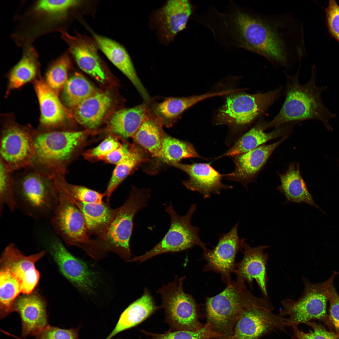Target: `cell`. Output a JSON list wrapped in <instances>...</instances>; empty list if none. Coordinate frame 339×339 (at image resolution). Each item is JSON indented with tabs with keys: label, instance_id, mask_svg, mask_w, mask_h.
Masks as SVG:
<instances>
[{
	"label": "cell",
	"instance_id": "cell-30",
	"mask_svg": "<svg viewBox=\"0 0 339 339\" xmlns=\"http://www.w3.org/2000/svg\"><path fill=\"white\" fill-rule=\"evenodd\" d=\"M84 217L88 234L102 239L114 218L117 208L111 207L109 202L89 203L73 201Z\"/></svg>",
	"mask_w": 339,
	"mask_h": 339
},
{
	"label": "cell",
	"instance_id": "cell-40",
	"mask_svg": "<svg viewBox=\"0 0 339 339\" xmlns=\"http://www.w3.org/2000/svg\"><path fill=\"white\" fill-rule=\"evenodd\" d=\"M141 332L151 337L146 339H212L223 336V335L213 331L207 323L202 327L196 331H168L161 334L148 332L143 330H141Z\"/></svg>",
	"mask_w": 339,
	"mask_h": 339
},
{
	"label": "cell",
	"instance_id": "cell-32",
	"mask_svg": "<svg viewBox=\"0 0 339 339\" xmlns=\"http://www.w3.org/2000/svg\"><path fill=\"white\" fill-rule=\"evenodd\" d=\"M150 113L146 104L116 111L110 120L113 133L124 138L132 137Z\"/></svg>",
	"mask_w": 339,
	"mask_h": 339
},
{
	"label": "cell",
	"instance_id": "cell-15",
	"mask_svg": "<svg viewBox=\"0 0 339 339\" xmlns=\"http://www.w3.org/2000/svg\"><path fill=\"white\" fill-rule=\"evenodd\" d=\"M48 249L62 275L75 287L88 295L94 293L98 277L87 264L71 254L59 239H53Z\"/></svg>",
	"mask_w": 339,
	"mask_h": 339
},
{
	"label": "cell",
	"instance_id": "cell-34",
	"mask_svg": "<svg viewBox=\"0 0 339 339\" xmlns=\"http://www.w3.org/2000/svg\"><path fill=\"white\" fill-rule=\"evenodd\" d=\"M23 49L21 59L10 73L7 94L33 79L38 72V56L35 49L31 45Z\"/></svg>",
	"mask_w": 339,
	"mask_h": 339
},
{
	"label": "cell",
	"instance_id": "cell-37",
	"mask_svg": "<svg viewBox=\"0 0 339 339\" xmlns=\"http://www.w3.org/2000/svg\"><path fill=\"white\" fill-rule=\"evenodd\" d=\"M148 160L145 152L139 147L133 145L128 156L116 165L105 192L106 201L109 202L111 195L132 171L141 163Z\"/></svg>",
	"mask_w": 339,
	"mask_h": 339
},
{
	"label": "cell",
	"instance_id": "cell-43",
	"mask_svg": "<svg viewBox=\"0 0 339 339\" xmlns=\"http://www.w3.org/2000/svg\"><path fill=\"white\" fill-rule=\"evenodd\" d=\"M311 328L307 332L299 329L297 326L292 327V339H339V336L329 331L321 326L309 321L305 323Z\"/></svg>",
	"mask_w": 339,
	"mask_h": 339
},
{
	"label": "cell",
	"instance_id": "cell-13",
	"mask_svg": "<svg viewBox=\"0 0 339 339\" xmlns=\"http://www.w3.org/2000/svg\"><path fill=\"white\" fill-rule=\"evenodd\" d=\"M56 209L50 221L55 233L67 244L84 250L93 241L90 238L83 216L72 199L59 191Z\"/></svg>",
	"mask_w": 339,
	"mask_h": 339
},
{
	"label": "cell",
	"instance_id": "cell-28",
	"mask_svg": "<svg viewBox=\"0 0 339 339\" xmlns=\"http://www.w3.org/2000/svg\"><path fill=\"white\" fill-rule=\"evenodd\" d=\"M160 308L156 305L150 293L145 288L142 296L121 313L115 328L105 339H111L120 332L137 326Z\"/></svg>",
	"mask_w": 339,
	"mask_h": 339
},
{
	"label": "cell",
	"instance_id": "cell-6",
	"mask_svg": "<svg viewBox=\"0 0 339 339\" xmlns=\"http://www.w3.org/2000/svg\"><path fill=\"white\" fill-rule=\"evenodd\" d=\"M85 137L83 131H33L35 154L31 164L53 175H64L67 164Z\"/></svg>",
	"mask_w": 339,
	"mask_h": 339
},
{
	"label": "cell",
	"instance_id": "cell-26",
	"mask_svg": "<svg viewBox=\"0 0 339 339\" xmlns=\"http://www.w3.org/2000/svg\"><path fill=\"white\" fill-rule=\"evenodd\" d=\"M97 46L109 60L131 82L144 101L150 98L137 76L132 59L125 47L109 38L92 33Z\"/></svg>",
	"mask_w": 339,
	"mask_h": 339
},
{
	"label": "cell",
	"instance_id": "cell-21",
	"mask_svg": "<svg viewBox=\"0 0 339 339\" xmlns=\"http://www.w3.org/2000/svg\"><path fill=\"white\" fill-rule=\"evenodd\" d=\"M192 8L187 0L168 1L155 13L153 24L159 37L164 43L173 40L186 27Z\"/></svg>",
	"mask_w": 339,
	"mask_h": 339
},
{
	"label": "cell",
	"instance_id": "cell-12",
	"mask_svg": "<svg viewBox=\"0 0 339 339\" xmlns=\"http://www.w3.org/2000/svg\"><path fill=\"white\" fill-rule=\"evenodd\" d=\"M185 277L178 278L162 286L157 291L162 300L161 306L164 311V321L168 331H196L203 327L198 319L197 305L193 297L184 291Z\"/></svg>",
	"mask_w": 339,
	"mask_h": 339
},
{
	"label": "cell",
	"instance_id": "cell-8",
	"mask_svg": "<svg viewBox=\"0 0 339 339\" xmlns=\"http://www.w3.org/2000/svg\"><path fill=\"white\" fill-rule=\"evenodd\" d=\"M283 86L265 93L232 94L229 96L216 116V123L243 127L257 121L280 96Z\"/></svg>",
	"mask_w": 339,
	"mask_h": 339
},
{
	"label": "cell",
	"instance_id": "cell-38",
	"mask_svg": "<svg viewBox=\"0 0 339 339\" xmlns=\"http://www.w3.org/2000/svg\"><path fill=\"white\" fill-rule=\"evenodd\" d=\"M191 158H203L191 144L173 137L165 133L159 158L170 164L178 163L182 159Z\"/></svg>",
	"mask_w": 339,
	"mask_h": 339
},
{
	"label": "cell",
	"instance_id": "cell-4",
	"mask_svg": "<svg viewBox=\"0 0 339 339\" xmlns=\"http://www.w3.org/2000/svg\"><path fill=\"white\" fill-rule=\"evenodd\" d=\"M83 3V1L76 0L37 1L20 18L17 30L12 37L24 48L43 35L65 30L63 25L71 13Z\"/></svg>",
	"mask_w": 339,
	"mask_h": 339
},
{
	"label": "cell",
	"instance_id": "cell-22",
	"mask_svg": "<svg viewBox=\"0 0 339 339\" xmlns=\"http://www.w3.org/2000/svg\"><path fill=\"white\" fill-rule=\"evenodd\" d=\"M178 168L188 174L189 178L183 181V185L189 190L198 192L204 198L212 195H219L223 189H231L232 186L225 185L221 182L222 175L209 164L195 163L191 164L179 162L170 164Z\"/></svg>",
	"mask_w": 339,
	"mask_h": 339
},
{
	"label": "cell",
	"instance_id": "cell-39",
	"mask_svg": "<svg viewBox=\"0 0 339 339\" xmlns=\"http://www.w3.org/2000/svg\"><path fill=\"white\" fill-rule=\"evenodd\" d=\"M72 57L69 51L54 60L49 67L46 75V82L58 94L67 81L68 73L72 64Z\"/></svg>",
	"mask_w": 339,
	"mask_h": 339
},
{
	"label": "cell",
	"instance_id": "cell-5",
	"mask_svg": "<svg viewBox=\"0 0 339 339\" xmlns=\"http://www.w3.org/2000/svg\"><path fill=\"white\" fill-rule=\"evenodd\" d=\"M148 189L133 187L125 202L117 208L116 214L104 237L94 239V252L98 260L109 251L118 255L128 261L132 255L130 241L136 214L146 207L150 198Z\"/></svg>",
	"mask_w": 339,
	"mask_h": 339
},
{
	"label": "cell",
	"instance_id": "cell-20",
	"mask_svg": "<svg viewBox=\"0 0 339 339\" xmlns=\"http://www.w3.org/2000/svg\"><path fill=\"white\" fill-rule=\"evenodd\" d=\"M287 136L272 144L262 145L244 153L233 157L235 169L226 175L227 179L239 182L247 188L254 181L275 150L288 137Z\"/></svg>",
	"mask_w": 339,
	"mask_h": 339
},
{
	"label": "cell",
	"instance_id": "cell-1",
	"mask_svg": "<svg viewBox=\"0 0 339 339\" xmlns=\"http://www.w3.org/2000/svg\"><path fill=\"white\" fill-rule=\"evenodd\" d=\"M261 16L233 7L222 24L223 36L236 47L257 53L272 63L287 66L285 42L277 26Z\"/></svg>",
	"mask_w": 339,
	"mask_h": 339
},
{
	"label": "cell",
	"instance_id": "cell-19",
	"mask_svg": "<svg viewBox=\"0 0 339 339\" xmlns=\"http://www.w3.org/2000/svg\"><path fill=\"white\" fill-rule=\"evenodd\" d=\"M46 254L42 251L28 256L25 255L13 243L9 244L4 249L0 259V268L8 269L16 275L21 281L22 293H32L38 283L40 274L35 264Z\"/></svg>",
	"mask_w": 339,
	"mask_h": 339
},
{
	"label": "cell",
	"instance_id": "cell-7",
	"mask_svg": "<svg viewBox=\"0 0 339 339\" xmlns=\"http://www.w3.org/2000/svg\"><path fill=\"white\" fill-rule=\"evenodd\" d=\"M273 307L267 299L249 296L238 316L232 334L227 339H259L277 331L287 333L289 327L286 318L273 313Z\"/></svg>",
	"mask_w": 339,
	"mask_h": 339
},
{
	"label": "cell",
	"instance_id": "cell-3",
	"mask_svg": "<svg viewBox=\"0 0 339 339\" xmlns=\"http://www.w3.org/2000/svg\"><path fill=\"white\" fill-rule=\"evenodd\" d=\"M23 170L13 178L17 208L35 219H50L58 202L56 176L32 164Z\"/></svg>",
	"mask_w": 339,
	"mask_h": 339
},
{
	"label": "cell",
	"instance_id": "cell-44",
	"mask_svg": "<svg viewBox=\"0 0 339 339\" xmlns=\"http://www.w3.org/2000/svg\"><path fill=\"white\" fill-rule=\"evenodd\" d=\"M78 329H63L48 325L35 336V339H79Z\"/></svg>",
	"mask_w": 339,
	"mask_h": 339
},
{
	"label": "cell",
	"instance_id": "cell-18",
	"mask_svg": "<svg viewBox=\"0 0 339 339\" xmlns=\"http://www.w3.org/2000/svg\"><path fill=\"white\" fill-rule=\"evenodd\" d=\"M269 247L261 245L252 247L242 239L243 258L236 265L234 272L236 274L237 281L245 283L246 282L251 290L253 280H255L263 297L268 299L266 273L268 256L264 251Z\"/></svg>",
	"mask_w": 339,
	"mask_h": 339
},
{
	"label": "cell",
	"instance_id": "cell-14",
	"mask_svg": "<svg viewBox=\"0 0 339 339\" xmlns=\"http://www.w3.org/2000/svg\"><path fill=\"white\" fill-rule=\"evenodd\" d=\"M33 131L14 122L5 124L0 135V161L11 173L32 163L35 154Z\"/></svg>",
	"mask_w": 339,
	"mask_h": 339
},
{
	"label": "cell",
	"instance_id": "cell-9",
	"mask_svg": "<svg viewBox=\"0 0 339 339\" xmlns=\"http://www.w3.org/2000/svg\"><path fill=\"white\" fill-rule=\"evenodd\" d=\"M338 274L334 272L327 280L318 283L311 282L303 277L304 288L301 296L297 300L286 299L282 300V307L278 315L287 316L289 327H291L312 319L325 318L330 287Z\"/></svg>",
	"mask_w": 339,
	"mask_h": 339
},
{
	"label": "cell",
	"instance_id": "cell-46",
	"mask_svg": "<svg viewBox=\"0 0 339 339\" xmlns=\"http://www.w3.org/2000/svg\"><path fill=\"white\" fill-rule=\"evenodd\" d=\"M121 144L116 138L109 136L97 146L86 152L84 156L86 158L97 159L110 153Z\"/></svg>",
	"mask_w": 339,
	"mask_h": 339
},
{
	"label": "cell",
	"instance_id": "cell-45",
	"mask_svg": "<svg viewBox=\"0 0 339 339\" xmlns=\"http://www.w3.org/2000/svg\"><path fill=\"white\" fill-rule=\"evenodd\" d=\"M325 10L329 31L339 42V6L335 0H330Z\"/></svg>",
	"mask_w": 339,
	"mask_h": 339
},
{
	"label": "cell",
	"instance_id": "cell-36",
	"mask_svg": "<svg viewBox=\"0 0 339 339\" xmlns=\"http://www.w3.org/2000/svg\"><path fill=\"white\" fill-rule=\"evenodd\" d=\"M98 92L82 75L75 73L63 89L62 98L66 106L72 109Z\"/></svg>",
	"mask_w": 339,
	"mask_h": 339
},
{
	"label": "cell",
	"instance_id": "cell-47",
	"mask_svg": "<svg viewBox=\"0 0 339 339\" xmlns=\"http://www.w3.org/2000/svg\"><path fill=\"white\" fill-rule=\"evenodd\" d=\"M328 301L330 303V317L337 334L339 336V295L334 282L330 287Z\"/></svg>",
	"mask_w": 339,
	"mask_h": 339
},
{
	"label": "cell",
	"instance_id": "cell-23",
	"mask_svg": "<svg viewBox=\"0 0 339 339\" xmlns=\"http://www.w3.org/2000/svg\"><path fill=\"white\" fill-rule=\"evenodd\" d=\"M34 85L40 106V124L42 131L59 130L71 116V112L61 102L58 94L44 80H36Z\"/></svg>",
	"mask_w": 339,
	"mask_h": 339
},
{
	"label": "cell",
	"instance_id": "cell-16",
	"mask_svg": "<svg viewBox=\"0 0 339 339\" xmlns=\"http://www.w3.org/2000/svg\"><path fill=\"white\" fill-rule=\"evenodd\" d=\"M239 225L238 222L229 232L220 236L216 246L202 254L207 262L204 270L220 274L226 284L232 280L231 274L235 268L236 254L242 250V239H239L238 233Z\"/></svg>",
	"mask_w": 339,
	"mask_h": 339
},
{
	"label": "cell",
	"instance_id": "cell-41",
	"mask_svg": "<svg viewBox=\"0 0 339 339\" xmlns=\"http://www.w3.org/2000/svg\"><path fill=\"white\" fill-rule=\"evenodd\" d=\"M10 172L0 161V214L5 206L12 212L17 208L14 192V180Z\"/></svg>",
	"mask_w": 339,
	"mask_h": 339
},
{
	"label": "cell",
	"instance_id": "cell-25",
	"mask_svg": "<svg viewBox=\"0 0 339 339\" xmlns=\"http://www.w3.org/2000/svg\"><path fill=\"white\" fill-rule=\"evenodd\" d=\"M267 121L264 117L256 121L255 125L243 134L233 146L218 158L224 156L233 157L256 148L271 140L289 136L297 123L291 122L275 127L269 132H266Z\"/></svg>",
	"mask_w": 339,
	"mask_h": 339
},
{
	"label": "cell",
	"instance_id": "cell-33",
	"mask_svg": "<svg viewBox=\"0 0 339 339\" xmlns=\"http://www.w3.org/2000/svg\"><path fill=\"white\" fill-rule=\"evenodd\" d=\"M163 125L159 118L150 113L132 137L135 143L159 158L165 134Z\"/></svg>",
	"mask_w": 339,
	"mask_h": 339
},
{
	"label": "cell",
	"instance_id": "cell-11",
	"mask_svg": "<svg viewBox=\"0 0 339 339\" xmlns=\"http://www.w3.org/2000/svg\"><path fill=\"white\" fill-rule=\"evenodd\" d=\"M218 295L207 297V322L214 331L226 338L232 334L240 311L251 293L245 283L231 280Z\"/></svg>",
	"mask_w": 339,
	"mask_h": 339
},
{
	"label": "cell",
	"instance_id": "cell-42",
	"mask_svg": "<svg viewBox=\"0 0 339 339\" xmlns=\"http://www.w3.org/2000/svg\"><path fill=\"white\" fill-rule=\"evenodd\" d=\"M62 191L72 200L89 203H101L105 196L101 193L85 186L73 185L67 183L64 178L60 180Z\"/></svg>",
	"mask_w": 339,
	"mask_h": 339
},
{
	"label": "cell",
	"instance_id": "cell-17",
	"mask_svg": "<svg viewBox=\"0 0 339 339\" xmlns=\"http://www.w3.org/2000/svg\"><path fill=\"white\" fill-rule=\"evenodd\" d=\"M61 37L68 45L69 51L79 67L99 82L103 83L106 74L103 62L93 38L76 32L72 35L65 30Z\"/></svg>",
	"mask_w": 339,
	"mask_h": 339
},
{
	"label": "cell",
	"instance_id": "cell-29",
	"mask_svg": "<svg viewBox=\"0 0 339 339\" xmlns=\"http://www.w3.org/2000/svg\"><path fill=\"white\" fill-rule=\"evenodd\" d=\"M278 175L280 184L277 189L285 196L286 203H305L322 211L315 202L307 189L301 175L299 163H290L287 170L282 173H278Z\"/></svg>",
	"mask_w": 339,
	"mask_h": 339
},
{
	"label": "cell",
	"instance_id": "cell-2",
	"mask_svg": "<svg viewBox=\"0 0 339 339\" xmlns=\"http://www.w3.org/2000/svg\"><path fill=\"white\" fill-rule=\"evenodd\" d=\"M300 67L293 75L285 73L287 81L284 101L277 114L271 121H267V129L289 122L298 123L316 119L320 121L328 131L332 130L329 121L336 116L326 106L321 97L323 91L327 89V87L316 85L317 73L314 66L312 67L309 81L304 84L300 83Z\"/></svg>",
	"mask_w": 339,
	"mask_h": 339
},
{
	"label": "cell",
	"instance_id": "cell-24",
	"mask_svg": "<svg viewBox=\"0 0 339 339\" xmlns=\"http://www.w3.org/2000/svg\"><path fill=\"white\" fill-rule=\"evenodd\" d=\"M45 300L37 294L33 293L18 297L15 304L14 311L20 317L21 336H35L49 325Z\"/></svg>",
	"mask_w": 339,
	"mask_h": 339
},
{
	"label": "cell",
	"instance_id": "cell-31",
	"mask_svg": "<svg viewBox=\"0 0 339 339\" xmlns=\"http://www.w3.org/2000/svg\"><path fill=\"white\" fill-rule=\"evenodd\" d=\"M226 94L224 91L189 97L167 98L154 106L153 115L161 121L163 125L171 126L184 111L197 103L209 98Z\"/></svg>",
	"mask_w": 339,
	"mask_h": 339
},
{
	"label": "cell",
	"instance_id": "cell-48",
	"mask_svg": "<svg viewBox=\"0 0 339 339\" xmlns=\"http://www.w3.org/2000/svg\"><path fill=\"white\" fill-rule=\"evenodd\" d=\"M133 146V144L131 145L127 143L121 144L118 148L110 153L97 159L116 165L128 156L131 152Z\"/></svg>",
	"mask_w": 339,
	"mask_h": 339
},
{
	"label": "cell",
	"instance_id": "cell-27",
	"mask_svg": "<svg viewBox=\"0 0 339 339\" xmlns=\"http://www.w3.org/2000/svg\"><path fill=\"white\" fill-rule=\"evenodd\" d=\"M111 103L106 92H98L71 109V116L78 123L90 129L99 126L102 122Z\"/></svg>",
	"mask_w": 339,
	"mask_h": 339
},
{
	"label": "cell",
	"instance_id": "cell-10",
	"mask_svg": "<svg viewBox=\"0 0 339 339\" xmlns=\"http://www.w3.org/2000/svg\"><path fill=\"white\" fill-rule=\"evenodd\" d=\"M196 204H192L186 214L180 215L169 205L165 211L170 218L169 229L161 240L150 250L141 256H135L130 262H143L158 255L167 252H180L198 245L203 251L207 250L206 244L201 239L199 229L191 223L193 215L196 209Z\"/></svg>",
	"mask_w": 339,
	"mask_h": 339
},
{
	"label": "cell",
	"instance_id": "cell-35",
	"mask_svg": "<svg viewBox=\"0 0 339 339\" xmlns=\"http://www.w3.org/2000/svg\"><path fill=\"white\" fill-rule=\"evenodd\" d=\"M22 293V286L19 278L9 270L0 268V316L3 319L14 311L18 296Z\"/></svg>",
	"mask_w": 339,
	"mask_h": 339
}]
</instances>
